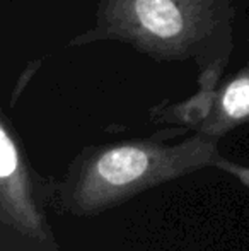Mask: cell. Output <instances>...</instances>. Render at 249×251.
<instances>
[{
	"label": "cell",
	"instance_id": "277c9868",
	"mask_svg": "<svg viewBox=\"0 0 249 251\" xmlns=\"http://www.w3.org/2000/svg\"><path fill=\"white\" fill-rule=\"evenodd\" d=\"M180 120L198 126V133L217 137L249 122V65L237 70L226 84L198 94L174 109Z\"/></svg>",
	"mask_w": 249,
	"mask_h": 251
},
{
	"label": "cell",
	"instance_id": "5b68a950",
	"mask_svg": "<svg viewBox=\"0 0 249 251\" xmlns=\"http://www.w3.org/2000/svg\"><path fill=\"white\" fill-rule=\"evenodd\" d=\"M248 41H249V36H248Z\"/></svg>",
	"mask_w": 249,
	"mask_h": 251
},
{
	"label": "cell",
	"instance_id": "7a4b0ae2",
	"mask_svg": "<svg viewBox=\"0 0 249 251\" xmlns=\"http://www.w3.org/2000/svg\"><path fill=\"white\" fill-rule=\"evenodd\" d=\"M212 164L237 171L219 157L215 139L203 133L174 146L135 140L99 147L73 166L65 203L75 215L101 214L143 190Z\"/></svg>",
	"mask_w": 249,
	"mask_h": 251
},
{
	"label": "cell",
	"instance_id": "3957f363",
	"mask_svg": "<svg viewBox=\"0 0 249 251\" xmlns=\"http://www.w3.org/2000/svg\"><path fill=\"white\" fill-rule=\"evenodd\" d=\"M0 210L5 226L36 241L46 239L43 215L31 193L29 169L3 115L0 125Z\"/></svg>",
	"mask_w": 249,
	"mask_h": 251
},
{
	"label": "cell",
	"instance_id": "6da1fadb",
	"mask_svg": "<svg viewBox=\"0 0 249 251\" xmlns=\"http://www.w3.org/2000/svg\"><path fill=\"white\" fill-rule=\"evenodd\" d=\"M237 0H99L68 47L116 41L156 62H193L200 91L220 84L234 51Z\"/></svg>",
	"mask_w": 249,
	"mask_h": 251
}]
</instances>
